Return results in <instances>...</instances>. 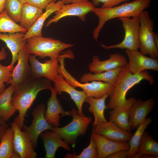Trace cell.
Masks as SVG:
<instances>
[{
	"label": "cell",
	"instance_id": "7bdbcfd3",
	"mask_svg": "<svg viewBox=\"0 0 158 158\" xmlns=\"http://www.w3.org/2000/svg\"><path fill=\"white\" fill-rule=\"evenodd\" d=\"M4 83L0 81V95L5 90V85Z\"/></svg>",
	"mask_w": 158,
	"mask_h": 158
},
{
	"label": "cell",
	"instance_id": "4dcf8cb0",
	"mask_svg": "<svg viewBox=\"0 0 158 158\" xmlns=\"http://www.w3.org/2000/svg\"><path fill=\"white\" fill-rule=\"evenodd\" d=\"M13 136L12 128H8L0 141V158H12L15 152L13 144Z\"/></svg>",
	"mask_w": 158,
	"mask_h": 158
},
{
	"label": "cell",
	"instance_id": "e575fe53",
	"mask_svg": "<svg viewBox=\"0 0 158 158\" xmlns=\"http://www.w3.org/2000/svg\"><path fill=\"white\" fill-rule=\"evenodd\" d=\"M92 2L95 6L102 4L101 8H107L116 6L122 2L129 1L130 0H91Z\"/></svg>",
	"mask_w": 158,
	"mask_h": 158
},
{
	"label": "cell",
	"instance_id": "9a60e30c",
	"mask_svg": "<svg viewBox=\"0 0 158 158\" xmlns=\"http://www.w3.org/2000/svg\"><path fill=\"white\" fill-rule=\"evenodd\" d=\"M127 63L125 56L120 53H116L111 54L108 59L103 61H100L98 56H94L92 62L90 64L88 67L91 72L97 73L122 67Z\"/></svg>",
	"mask_w": 158,
	"mask_h": 158
},
{
	"label": "cell",
	"instance_id": "e0dca14e",
	"mask_svg": "<svg viewBox=\"0 0 158 158\" xmlns=\"http://www.w3.org/2000/svg\"><path fill=\"white\" fill-rule=\"evenodd\" d=\"M54 83L53 89L59 94H61L63 92L68 93L78 108V114L80 116H83L82 106L87 97L85 92L83 90L79 91L76 89L59 74Z\"/></svg>",
	"mask_w": 158,
	"mask_h": 158
},
{
	"label": "cell",
	"instance_id": "ffe728a7",
	"mask_svg": "<svg viewBox=\"0 0 158 158\" xmlns=\"http://www.w3.org/2000/svg\"><path fill=\"white\" fill-rule=\"evenodd\" d=\"M51 91V95L47 102V108L45 111L44 116L49 124L53 127H57L60 126L61 118L69 116V111L64 110L58 99L57 93L53 88Z\"/></svg>",
	"mask_w": 158,
	"mask_h": 158
},
{
	"label": "cell",
	"instance_id": "74e56055",
	"mask_svg": "<svg viewBox=\"0 0 158 158\" xmlns=\"http://www.w3.org/2000/svg\"><path fill=\"white\" fill-rule=\"evenodd\" d=\"M128 150H122L117 151L108 156L107 158H128Z\"/></svg>",
	"mask_w": 158,
	"mask_h": 158
},
{
	"label": "cell",
	"instance_id": "8992f818",
	"mask_svg": "<svg viewBox=\"0 0 158 158\" xmlns=\"http://www.w3.org/2000/svg\"><path fill=\"white\" fill-rule=\"evenodd\" d=\"M69 116L73 117L71 122L62 127H53L51 130L57 133L69 145L74 147L78 138L86 132L92 118L84 115L80 116L78 111L75 109L69 111Z\"/></svg>",
	"mask_w": 158,
	"mask_h": 158
},
{
	"label": "cell",
	"instance_id": "8d00e7d4",
	"mask_svg": "<svg viewBox=\"0 0 158 158\" xmlns=\"http://www.w3.org/2000/svg\"><path fill=\"white\" fill-rule=\"evenodd\" d=\"M56 0H23L24 3H26L42 9L46 8L47 6Z\"/></svg>",
	"mask_w": 158,
	"mask_h": 158
},
{
	"label": "cell",
	"instance_id": "4fadbf2b",
	"mask_svg": "<svg viewBox=\"0 0 158 158\" xmlns=\"http://www.w3.org/2000/svg\"><path fill=\"white\" fill-rule=\"evenodd\" d=\"M11 127L14 132L13 144L14 150L20 158H36L37 154L32 143L26 132L22 131L14 121Z\"/></svg>",
	"mask_w": 158,
	"mask_h": 158
},
{
	"label": "cell",
	"instance_id": "83f0119b",
	"mask_svg": "<svg viewBox=\"0 0 158 158\" xmlns=\"http://www.w3.org/2000/svg\"><path fill=\"white\" fill-rule=\"evenodd\" d=\"M131 107H118L109 112V121L113 122L123 130L130 132L132 129L129 121V110Z\"/></svg>",
	"mask_w": 158,
	"mask_h": 158
},
{
	"label": "cell",
	"instance_id": "603a6c76",
	"mask_svg": "<svg viewBox=\"0 0 158 158\" xmlns=\"http://www.w3.org/2000/svg\"><path fill=\"white\" fill-rule=\"evenodd\" d=\"M56 1H53L47 6L45 8V12L40 16L31 28L25 34L24 40H26L33 36H42V29L46 20L64 4L61 0H59L56 2Z\"/></svg>",
	"mask_w": 158,
	"mask_h": 158
},
{
	"label": "cell",
	"instance_id": "5bb4252c",
	"mask_svg": "<svg viewBox=\"0 0 158 158\" xmlns=\"http://www.w3.org/2000/svg\"><path fill=\"white\" fill-rule=\"evenodd\" d=\"M155 103V99L152 97L145 101L136 99L129 110V121L132 129L137 128L146 118L153 109Z\"/></svg>",
	"mask_w": 158,
	"mask_h": 158
},
{
	"label": "cell",
	"instance_id": "7402d4cb",
	"mask_svg": "<svg viewBox=\"0 0 158 158\" xmlns=\"http://www.w3.org/2000/svg\"><path fill=\"white\" fill-rule=\"evenodd\" d=\"M43 140L46 151L45 158H54L56 152L60 147L70 151L69 145L56 133L52 130H46L40 135Z\"/></svg>",
	"mask_w": 158,
	"mask_h": 158
},
{
	"label": "cell",
	"instance_id": "7c38bea8",
	"mask_svg": "<svg viewBox=\"0 0 158 158\" xmlns=\"http://www.w3.org/2000/svg\"><path fill=\"white\" fill-rule=\"evenodd\" d=\"M125 52L129 61L128 63V70L132 74L147 70H158L157 58L147 57L142 54L138 50L126 49Z\"/></svg>",
	"mask_w": 158,
	"mask_h": 158
},
{
	"label": "cell",
	"instance_id": "f1b7e54d",
	"mask_svg": "<svg viewBox=\"0 0 158 158\" xmlns=\"http://www.w3.org/2000/svg\"><path fill=\"white\" fill-rule=\"evenodd\" d=\"M122 68L119 67L111 70L97 73H85L81 77L80 81L82 83H84L96 80L115 84Z\"/></svg>",
	"mask_w": 158,
	"mask_h": 158
},
{
	"label": "cell",
	"instance_id": "3957f363",
	"mask_svg": "<svg viewBox=\"0 0 158 158\" xmlns=\"http://www.w3.org/2000/svg\"><path fill=\"white\" fill-rule=\"evenodd\" d=\"M151 0H134L130 2H125L119 6L109 8L95 7L91 12L94 13L99 20L97 26L93 31L94 39L97 41L100 32L107 21L117 18L138 16L142 12L150 7Z\"/></svg>",
	"mask_w": 158,
	"mask_h": 158
},
{
	"label": "cell",
	"instance_id": "cb8c5ba5",
	"mask_svg": "<svg viewBox=\"0 0 158 158\" xmlns=\"http://www.w3.org/2000/svg\"><path fill=\"white\" fill-rule=\"evenodd\" d=\"M108 94L104 95L99 98L92 96H87L85 102L90 105L88 111L93 114L95 121L92 123L93 128L106 122L104 114V111L107 109L105 104L106 99L109 96Z\"/></svg>",
	"mask_w": 158,
	"mask_h": 158
},
{
	"label": "cell",
	"instance_id": "8fae6325",
	"mask_svg": "<svg viewBox=\"0 0 158 158\" xmlns=\"http://www.w3.org/2000/svg\"><path fill=\"white\" fill-rule=\"evenodd\" d=\"M35 55L29 54L28 60L31 68V75L35 78H46L54 82L57 78L58 59H50L40 62Z\"/></svg>",
	"mask_w": 158,
	"mask_h": 158
},
{
	"label": "cell",
	"instance_id": "6da1fadb",
	"mask_svg": "<svg viewBox=\"0 0 158 158\" xmlns=\"http://www.w3.org/2000/svg\"><path fill=\"white\" fill-rule=\"evenodd\" d=\"M52 81L46 78H35L31 75L22 83L16 85L11 99L12 105L19 112L14 122L21 129L27 117L26 113L39 92L44 90H51Z\"/></svg>",
	"mask_w": 158,
	"mask_h": 158
},
{
	"label": "cell",
	"instance_id": "2e32d148",
	"mask_svg": "<svg viewBox=\"0 0 158 158\" xmlns=\"http://www.w3.org/2000/svg\"><path fill=\"white\" fill-rule=\"evenodd\" d=\"M29 55L26 42L18 54V63L12 72V78L10 84L15 87L31 76L30 66L28 63Z\"/></svg>",
	"mask_w": 158,
	"mask_h": 158
},
{
	"label": "cell",
	"instance_id": "b9f144b4",
	"mask_svg": "<svg viewBox=\"0 0 158 158\" xmlns=\"http://www.w3.org/2000/svg\"><path fill=\"white\" fill-rule=\"evenodd\" d=\"M80 0H61L64 4H68L77 2Z\"/></svg>",
	"mask_w": 158,
	"mask_h": 158
},
{
	"label": "cell",
	"instance_id": "60d3db41",
	"mask_svg": "<svg viewBox=\"0 0 158 158\" xmlns=\"http://www.w3.org/2000/svg\"><path fill=\"white\" fill-rule=\"evenodd\" d=\"M6 0H0V14L4 9V6Z\"/></svg>",
	"mask_w": 158,
	"mask_h": 158
},
{
	"label": "cell",
	"instance_id": "4316f807",
	"mask_svg": "<svg viewBox=\"0 0 158 158\" xmlns=\"http://www.w3.org/2000/svg\"><path fill=\"white\" fill-rule=\"evenodd\" d=\"M146 154L158 157V142L150 134L145 131L141 139L137 152L133 158H140Z\"/></svg>",
	"mask_w": 158,
	"mask_h": 158
},
{
	"label": "cell",
	"instance_id": "ee69618b",
	"mask_svg": "<svg viewBox=\"0 0 158 158\" xmlns=\"http://www.w3.org/2000/svg\"><path fill=\"white\" fill-rule=\"evenodd\" d=\"M154 40L155 43L158 47V34L154 33Z\"/></svg>",
	"mask_w": 158,
	"mask_h": 158
},
{
	"label": "cell",
	"instance_id": "f35d334b",
	"mask_svg": "<svg viewBox=\"0 0 158 158\" xmlns=\"http://www.w3.org/2000/svg\"><path fill=\"white\" fill-rule=\"evenodd\" d=\"M6 47H3L0 51V61L5 59L7 56V53L5 50Z\"/></svg>",
	"mask_w": 158,
	"mask_h": 158
},
{
	"label": "cell",
	"instance_id": "9c48e42d",
	"mask_svg": "<svg viewBox=\"0 0 158 158\" xmlns=\"http://www.w3.org/2000/svg\"><path fill=\"white\" fill-rule=\"evenodd\" d=\"M95 7L88 0H80L75 3L63 4L54 12L55 15L47 22L45 26L47 27L52 23H56L62 18L68 16H77L82 21H85L86 15Z\"/></svg>",
	"mask_w": 158,
	"mask_h": 158
},
{
	"label": "cell",
	"instance_id": "836d02e7",
	"mask_svg": "<svg viewBox=\"0 0 158 158\" xmlns=\"http://www.w3.org/2000/svg\"><path fill=\"white\" fill-rule=\"evenodd\" d=\"M97 151L96 144L92 132L90 137V144L84 148L79 154H77L74 152L73 154L68 153L65 158H97Z\"/></svg>",
	"mask_w": 158,
	"mask_h": 158
},
{
	"label": "cell",
	"instance_id": "ac0fdd59",
	"mask_svg": "<svg viewBox=\"0 0 158 158\" xmlns=\"http://www.w3.org/2000/svg\"><path fill=\"white\" fill-rule=\"evenodd\" d=\"M92 132L103 135L111 140L118 142H128L133 135L130 132L121 129L110 121H107L93 128Z\"/></svg>",
	"mask_w": 158,
	"mask_h": 158
},
{
	"label": "cell",
	"instance_id": "d590c367",
	"mask_svg": "<svg viewBox=\"0 0 158 158\" xmlns=\"http://www.w3.org/2000/svg\"><path fill=\"white\" fill-rule=\"evenodd\" d=\"M12 78V72L8 66H3L0 63V81L10 84Z\"/></svg>",
	"mask_w": 158,
	"mask_h": 158
},
{
	"label": "cell",
	"instance_id": "484cf974",
	"mask_svg": "<svg viewBox=\"0 0 158 158\" xmlns=\"http://www.w3.org/2000/svg\"><path fill=\"white\" fill-rule=\"evenodd\" d=\"M43 9L26 3L22 8L20 25L28 31L43 13Z\"/></svg>",
	"mask_w": 158,
	"mask_h": 158
},
{
	"label": "cell",
	"instance_id": "44dd1931",
	"mask_svg": "<svg viewBox=\"0 0 158 158\" xmlns=\"http://www.w3.org/2000/svg\"><path fill=\"white\" fill-rule=\"evenodd\" d=\"M25 34L22 32L0 33V40L4 41L11 51L12 59L8 66L10 70L12 71L15 63L17 61L18 54L26 40H24Z\"/></svg>",
	"mask_w": 158,
	"mask_h": 158
},
{
	"label": "cell",
	"instance_id": "5b68a950",
	"mask_svg": "<svg viewBox=\"0 0 158 158\" xmlns=\"http://www.w3.org/2000/svg\"><path fill=\"white\" fill-rule=\"evenodd\" d=\"M27 46L29 54L39 56L40 58L47 57L50 59L58 58L59 53L65 49L74 45L67 44L61 40L42 36H35L26 40Z\"/></svg>",
	"mask_w": 158,
	"mask_h": 158
},
{
	"label": "cell",
	"instance_id": "7a4b0ae2",
	"mask_svg": "<svg viewBox=\"0 0 158 158\" xmlns=\"http://www.w3.org/2000/svg\"><path fill=\"white\" fill-rule=\"evenodd\" d=\"M143 80H147L150 85L154 83L153 76L147 71L133 74L128 70V63L123 66L117 77L114 90L109 96V102L107 106V109L111 110L121 106L131 107L136 99L133 97L126 99V96L127 92Z\"/></svg>",
	"mask_w": 158,
	"mask_h": 158
},
{
	"label": "cell",
	"instance_id": "f546056e",
	"mask_svg": "<svg viewBox=\"0 0 158 158\" xmlns=\"http://www.w3.org/2000/svg\"><path fill=\"white\" fill-rule=\"evenodd\" d=\"M152 121V119L148 117L145 118L138 125L136 131L128 142L130 148L128 150V158H133L138 150L142 135Z\"/></svg>",
	"mask_w": 158,
	"mask_h": 158
},
{
	"label": "cell",
	"instance_id": "ba28073f",
	"mask_svg": "<svg viewBox=\"0 0 158 158\" xmlns=\"http://www.w3.org/2000/svg\"><path fill=\"white\" fill-rule=\"evenodd\" d=\"M119 18L122 23V26L125 32L123 40L120 43L110 46H106L101 43V46L104 49L114 48L138 50L140 48L139 40V16L132 17Z\"/></svg>",
	"mask_w": 158,
	"mask_h": 158
},
{
	"label": "cell",
	"instance_id": "52a82bcc",
	"mask_svg": "<svg viewBox=\"0 0 158 158\" xmlns=\"http://www.w3.org/2000/svg\"><path fill=\"white\" fill-rule=\"evenodd\" d=\"M139 18L140 52L143 55L149 54L151 57L157 58L158 47L154 41L153 21L150 18L149 12L147 11L142 12L139 16Z\"/></svg>",
	"mask_w": 158,
	"mask_h": 158
},
{
	"label": "cell",
	"instance_id": "1f68e13d",
	"mask_svg": "<svg viewBox=\"0 0 158 158\" xmlns=\"http://www.w3.org/2000/svg\"><path fill=\"white\" fill-rule=\"evenodd\" d=\"M27 31L15 23L9 17L4 9L0 14V33L22 32Z\"/></svg>",
	"mask_w": 158,
	"mask_h": 158
},
{
	"label": "cell",
	"instance_id": "d4e9b609",
	"mask_svg": "<svg viewBox=\"0 0 158 158\" xmlns=\"http://www.w3.org/2000/svg\"><path fill=\"white\" fill-rule=\"evenodd\" d=\"M15 86L10 84L0 95V117L8 120L17 110L12 104L11 99Z\"/></svg>",
	"mask_w": 158,
	"mask_h": 158
},
{
	"label": "cell",
	"instance_id": "f6af8a7d",
	"mask_svg": "<svg viewBox=\"0 0 158 158\" xmlns=\"http://www.w3.org/2000/svg\"><path fill=\"white\" fill-rule=\"evenodd\" d=\"M0 123L3 124L8 126V125L6 122V121L3 120L2 118L0 117Z\"/></svg>",
	"mask_w": 158,
	"mask_h": 158
},
{
	"label": "cell",
	"instance_id": "d6986e66",
	"mask_svg": "<svg viewBox=\"0 0 158 158\" xmlns=\"http://www.w3.org/2000/svg\"><path fill=\"white\" fill-rule=\"evenodd\" d=\"M93 133L97 151V158H107L109 155L119 150H128L127 142H118L111 140L104 136Z\"/></svg>",
	"mask_w": 158,
	"mask_h": 158
},
{
	"label": "cell",
	"instance_id": "ab89813d",
	"mask_svg": "<svg viewBox=\"0 0 158 158\" xmlns=\"http://www.w3.org/2000/svg\"><path fill=\"white\" fill-rule=\"evenodd\" d=\"M8 126H6L0 123V141L1 138L6 132Z\"/></svg>",
	"mask_w": 158,
	"mask_h": 158
},
{
	"label": "cell",
	"instance_id": "d6a6232c",
	"mask_svg": "<svg viewBox=\"0 0 158 158\" xmlns=\"http://www.w3.org/2000/svg\"><path fill=\"white\" fill-rule=\"evenodd\" d=\"M23 0H6L4 6L9 17L16 23L20 22Z\"/></svg>",
	"mask_w": 158,
	"mask_h": 158
},
{
	"label": "cell",
	"instance_id": "277c9868",
	"mask_svg": "<svg viewBox=\"0 0 158 158\" xmlns=\"http://www.w3.org/2000/svg\"><path fill=\"white\" fill-rule=\"evenodd\" d=\"M68 57V55L66 53L59 56L57 71L58 74L62 77L70 85L75 88L80 87L85 92L87 96L97 98H101L106 94L109 95L112 92L115 84L96 80L83 83L78 81L66 69L65 59Z\"/></svg>",
	"mask_w": 158,
	"mask_h": 158
},
{
	"label": "cell",
	"instance_id": "30bf717a",
	"mask_svg": "<svg viewBox=\"0 0 158 158\" xmlns=\"http://www.w3.org/2000/svg\"><path fill=\"white\" fill-rule=\"evenodd\" d=\"M45 107L40 104L34 109L32 112L33 120L31 125L27 126L25 124L23 128L32 142L35 148L37 146L39 137L43 131L52 130L53 126L49 124L44 116Z\"/></svg>",
	"mask_w": 158,
	"mask_h": 158
}]
</instances>
